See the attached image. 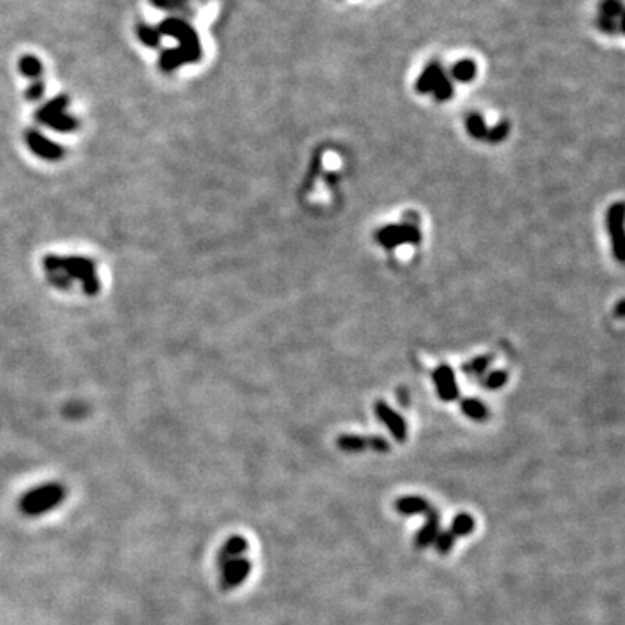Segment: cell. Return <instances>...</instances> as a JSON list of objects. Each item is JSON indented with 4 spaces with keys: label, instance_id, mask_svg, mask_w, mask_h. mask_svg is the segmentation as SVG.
Segmentation results:
<instances>
[{
    "label": "cell",
    "instance_id": "obj_1",
    "mask_svg": "<svg viewBox=\"0 0 625 625\" xmlns=\"http://www.w3.org/2000/svg\"><path fill=\"white\" fill-rule=\"evenodd\" d=\"M67 499V488L63 483L49 482L35 486L19 500V511L28 518H39L51 513Z\"/></svg>",
    "mask_w": 625,
    "mask_h": 625
},
{
    "label": "cell",
    "instance_id": "obj_2",
    "mask_svg": "<svg viewBox=\"0 0 625 625\" xmlns=\"http://www.w3.org/2000/svg\"><path fill=\"white\" fill-rule=\"evenodd\" d=\"M219 583L222 590H233L242 586L249 579L252 572V563L242 556V558L229 559V561L219 563Z\"/></svg>",
    "mask_w": 625,
    "mask_h": 625
},
{
    "label": "cell",
    "instance_id": "obj_3",
    "mask_svg": "<svg viewBox=\"0 0 625 625\" xmlns=\"http://www.w3.org/2000/svg\"><path fill=\"white\" fill-rule=\"evenodd\" d=\"M379 242L382 243L387 249H393V247L401 245V243H419L421 235H419V229L412 225H398V226H386L384 229H380L379 235H377Z\"/></svg>",
    "mask_w": 625,
    "mask_h": 625
},
{
    "label": "cell",
    "instance_id": "obj_4",
    "mask_svg": "<svg viewBox=\"0 0 625 625\" xmlns=\"http://www.w3.org/2000/svg\"><path fill=\"white\" fill-rule=\"evenodd\" d=\"M376 414L377 419L389 429V432L393 434V438L396 439V441L400 443L407 441V422H405V419L401 417L398 412H394L393 408L387 403H384V401H377Z\"/></svg>",
    "mask_w": 625,
    "mask_h": 625
},
{
    "label": "cell",
    "instance_id": "obj_5",
    "mask_svg": "<svg viewBox=\"0 0 625 625\" xmlns=\"http://www.w3.org/2000/svg\"><path fill=\"white\" fill-rule=\"evenodd\" d=\"M608 229L613 238V250L618 261L624 259V205L615 204L608 212Z\"/></svg>",
    "mask_w": 625,
    "mask_h": 625
},
{
    "label": "cell",
    "instance_id": "obj_6",
    "mask_svg": "<svg viewBox=\"0 0 625 625\" xmlns=\"http://www.w3.org/2000/svg\"><path fill=\"white\" fill-rule=\"evenodd\" d=\"M432 379H434L436 389H438L439 398L443 401H453L459 398V387L455 382V373L450 367L443 365L439 369H436L432 372Z\"/></svg>",
    "mask_w": 625,
    "mask_h": 625
},
{
    "label": "cell",
    "instance_id": "obj_7",
    "mask_svg": "<svg viewBox=\"0 0 625 625\" xmlns=\"http://www.w3.org/2000/svg\"><path fill=\"white\" fill-rule=\"evenodd\" d=\"M424 516H425L424 527H422L421 530L415 534V538H414L415 549H421V551L422 549H428L431 544H434L436 537H438V534H439V513L438 511H436L434 507H431V509H429Z\"/></svg>",
    "mask_w": 625,
    "mask_h": 625
},
{
    "label": "cell",
    "instance_id": "obj_8",
    "mask_svg": "<svg viewBox=\"0 0 625 625\" xmlns=\"http://www.w3.org/2000/svg\"><path fill=\"white\" fill-rule=\"evenodd\" d=\"M431 504L421 495H405L394 502V509L401 514V516H421L425 514L431 509Z\"/></svg>",
    "mask_w": 625,
    "mask_h": 625
},
{
    "label": "cell",
    "instance_id": "obj_9",
    "mask_svg": "<svg viewBox=\"0 0 625 625\" xmlns=\"http://www.w3.org/2000/svg\"><path fill=\"white\" fill-rule=\"evenodd\" d=\"M249 551V542L242 535H231L229 538H226V542L222 544V547L219 549L218 554V565L219 563L229 561V559L242 558Z\"/></svg>",
    "mask_w": 625,
    "mask_h": 625
},
{
    "label": "cell",
    "instance_id": "obj_10",
    "mask_svg": "<svg viewBox=\"0 0 625 625\" xmlns=\"http://www.w3.org/2000/svg\"><path fill=\"white\" fill-rule=\"evenodd\" d=\"M445 73H443L441 64L436 63V61L434 63H429L425 67V70L421 73V77L417 78V82H415V91L421 92V94H429V92H432L434 85L438 84V80Z\"/></svg>",
    "mask_w": 625,
    "mask_h": 625
},
{
    "label": "cell",
    "instance_id": "obj_11",
    "mask_svg": "<svg viewBox=\"0 0 625 625\" xmlns=\"http://www.w3.org/2000/svg\"><path fill=\"white\" fill-rule=\"evenodd\" d=\"M460 410H462V414L466 415L467 419H471V421L476 422H482L488 417V408H486L482 401L476 400V398H464V400L460 401Z\"/></svg>",
    "mask_w": 625,
    "mask_h": 625
},
{
    "label": "cell",
    "instance_id": "obj_12",
    "mask_svg": "<svg viewBox=\"0 0 625 625\" xmlns=\"http://www.w3.org/2000/svg\"><path fill=\"white\" fill-rule=\"evenodd\" d=\"M476 528V521L475 518L471 516L469 513H459L452 521V527H450V531L457 537H467V535H471Z\"/></svg>",
    "mask_w": 625,
    "mask_h": 625
},
{
    "label": "cell",
    "instance_id": "obj_13",
    "mask_svg": "<svg viewBox=\"0 0 625 625\" xmlns=\"http://www.w3.org/2000/svg\"><path fill=\"white\" fill-rule=\"evenodd\" d=\"M337 446L342 452L358 453L369 448V439L358 434H342L337 438Z\"/></svg>",
    "mask_w": 625,
    "mask_h": 625
},
{
    "label": "cell",
    "instance_id": "obj_14",
    "mask_svg": "<svg viewBox=\"0 0 625 625\" xmlns=\"http://www.w3.org/2000/svg\"><path fill=\"white\" fill-rule=\"evenodd\" d=\"M452 77L459 82H471L476 77V63L471 60H462L453 64Z\"/></svg>",
    "mask_w": 625,
    "mask_h": 625
},
{
    "label": "cell",
    "instance_id": "obj_15",
    "mask_svg": "<svg viewBox=\"0 0 625 625\" xmlns=\"http://www.w3.org/2000/svg\"><path fill=\"white\" fill-rule=\"evenodd\" d=\"M466 125H467V132L471 134L473 137H476V139H486L488 129H486L482 115H478V113L471 115L469 118H467Z\"/></svg>",
    "mask_w": 625,
    "mask_h": 625
},
{
    "label": "cell",
    "instance_id": "obj_16",
    "mask_svg": "<svg viewBox=\"0 0 625 625\" xmlns=\"http://www.w3.org/2000/svg\"><path fill=\"white\" fill-rule=\"evenodd\" d=\"M453 545H455V535H453L450 530L439 531L438 537H436V540H434L436 551H438L441 556H446L450 551H452Z\"/></svg>",
    "mask_w": 625,
    "mask_h": 625
},
{
    "label": "cell",
    "instance_id": "obj_17",
    "mask_svg": "<svg viewBox=\"0 0 625 625\" xmlns=\"http://www.w3.org/2000/svg\"><path fill=\"white\" fill-rule=\"evenodd\" d=\"M432 94L436 96V99H438V101H448V99L452 98L453 85H452V82L448 80V77H446V75H443V77L439 78L438 84H436L434 89H432Z\"/></svg>",
    "mask_w": 625,
    "mask_h": 625
},
{
    "label": "cell",
    "instance_id": "obj_18",
    "mask_svg": "<svg viewBox=\"0 0 625 625\" xmlns=\"http://www.w3.org/2000/svg\"><path fill=\"white\" fill-rule=\"evenodd\" d=\"M506 382H507V373L504 372V370H495V372H492L486 376L485 382L483 384H485V387H488L490 391H497V389H500V387H502Z\"/></svg>",
    "mask_w": 625,
    "mask_h": 625
},
{
    "label": "cell",
    "instance_id": "obj_19",
    "mask_svg": "<svg viewBox=\"0 0 625 625\" xmlns=\"http://www.w3.org/2000/svg\"><path fill=\"white\" fill-rule=\"evenodd\" d=\"M601 12L604 18H618L622 19V4L620 0H604L601 6Z\"/></svg>",
    "mask_w": 625,
    "mask_h": 625
},
{
    "label": "cell",
    "instance_id": "obj_20",
    "mask_svg": "<svg viewBox=\"0 0 625 625\" xmlns=\"http://www.w3.org/2000/svg\"><path fill=\"white\" fill-rule=\"evenodd\" d=\"M507 132H509V125L504 122V123H499L497 127H493V129H488L486 137H488V141H492V143H499V141H502L504 137L507 136Z\"/></svg>",
    "mask_w": 625,
    "mask_h": 625
},
{
    "label": "cell",
    "instance_id": "obj_21",
    "mask_svg": "<svg viewBox=\"0 0 625 625\" xmlns=\"http://www.w3.org/2000/svg\"><path fill=\"white\" fill-rule=\"evenodd\" d=\"M367 439H369V448L376 450V452H379V453L389 452V448H391L389 443H387L382 436H370V438H367Z\"/></svg>",
    "mask_w": 625,
    "mask_h": 625
},
{
    "label": "cell",
    "instance_id": "obj_22",
    "mask_svg": "<svg viewBox=\"0 0 625 625\" xmlns=\"http://www.w3.org/2000/svg\"><path fill=\"white\" fill-rule=\"evenodd\" d=\"M597 26H599L601 30H603V32H608V33H617V32H620V28H622V23L618 21V23H615L613 19L611 18H599L597 19Z\"/></svg>",
    "mask_w": 625,
    "mask_h": 625
},
{
    "label": "cell",
    "instance_id": "obj_23",
    "mask_svg": "<svg viewBox=\"0 0 625 625\" xmlns=\"http://www.w3.org/2000/svg\"><path fill=\"white\" fill-rule=\"evenodd\" d=\"M488 363H490V358H478V360H475V362L469 363V365H466V372L479 376V373L485 372L486 367H488Z\"/></svg>",
    "mask_w": 625,
    "mask_h": 625
}]
</instances>
